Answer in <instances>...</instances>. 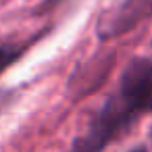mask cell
Returning a JSON list of instances; mask_svg holds the SVG:
<instances>
[{"label": "cell", "instance_id": "obj_1", "mask_svg": "<svg viewBox=\"0 0 152 152\" xmlns=\"http://www.w3.org/2000/svg\"><path fill=\"white\" fill-rule=\"evenodd\" d=\"M135 119V115L117 98H110L94 117L86 137H81L73 152H100L113 137H117L123 129L129 127V123Z\"/></svg>", "mask_w": 152, "mask_h": 152}, {"label": "cell", "instance_id": "obj_2", "mask_svg": "<svg viewBox=\"0 0 152 152\" xmlns=\"http://www.w3.org/2000/svg\"><path fill=\"white\" fill-rule=\"evenodd\" d=\"M119 100L135 117L144 110H152V63L148 58H133L125 67Z\"/></svg>", "mask_w": 152, "mask_h": 152}, {"label": "cell", "instance_id": "obj_3", "mask_svg": "<svg viewBox=\"0 0 152 152\" xmlns=\"http://www.w3.org/2000/svg\"><path fill=\"white\" fill-rule=\"evenodd\" d=\"M152 13V0H123L98 23V36L102 40L121 36L140 25Z\"/></svg>", "mask_w": 152, "mask_h": 152}, {"label": "cell", "instance_id": "obj_4", "mask_svg": "<svg viewBox=\"0 0 152 152\" xmlns=\"http://www.w3.org/2000/svg\"><path fill=\"white\" fill-rule=\"evenodd\" d=\"M23 48H17V46H4L0 44V73H2L4 69H9L19 56H21Z\"/></svg>", "mask_w": 152, "mask_h": 152}, {"label": "cell", "instance_id": "obj_5", "mask_svg": "<svg viewBox=\"0 0 152 152\" xmlns=\"http://www.w3.org/2000/svg\"><path fill=\"white\" fill-rule=\"evenodd\" d=\"M133 152H144V150H142V148H137V150H133Z\"/></svg>", "mask_w": 152, "mask_h": 152}]
</instances>
